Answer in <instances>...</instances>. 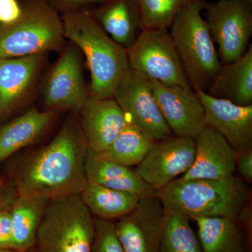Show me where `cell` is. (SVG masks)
<instances>
[{"instance_id": "cell-1", "label": "cell", "mask_w": 252, "mask_h": 252, "mask_svg": "<svg viewBox=\"0 0 252 252\" xmlns=\"http://www.w3.org/2000/svg\"><path fill=\"white\" fill-rule=\"evenodd\" d=\"M88 149L79 119L69 118L49 144L15 167L11 181L16 194L48 200L80 194L87 182Z\"/></svg>"}, {"instance_id": "cell-2", "label": "cell", "mask_w": 252, "mask_h": 252, "mask_svg": "<svg viewBox=\"0 0 252 252\" xmlns=\"http://www.w3.org/2000/svg\"><path fill=\"white\" fill-rule=\"evenodd\" d=\"M64 38L84 53L91 73L89 96L111 98L130 69L127 50L104 32L91 11L81 10L63 14Z\"/></svg>"}, {"instance_id": "cell-3", "label": "cell", "mask_w": 252, "mask_h": 252, "mask_svg": "<svg viewBox=\"0 0 252 252\" xmlns=\"http://www.w3.org/2000/svg\"><path fill=\"white\" fill-rule=\"evenodd\" d=\"M248 196L245 182L235 175L221 180L180 177L158 193L165 210L180 214L190 220L205 217L236 220Z\"/></svg>"}, {"instance_id": "cell-4", "label": "cell", "mask_w": 252, "mask_h": 252, "mask_svg": "<svg viewBox=\"0 0 252 252\" xmlns=\"http://www.w3.org/2000/svg\"><path fill=\"white\" fill-rule=\"evenodd\" d=\"M207 4V0H201L187 6L175 18L170 32L189 85L194 91L205 92L222 66L201 16Z\"/></svg>"}, {"instance_id": "cell-5", "label": "cell", "mask_w": 252, "mask_h": 252, "mask_svg": "<svg viewBox=\"0 0 252 252\" xmlns=\"http://www.w3.org/2000/svg\"><path fill=\"white\" fill-rule=\"evenodd\" d=\"M22 6L17 21L0 25V59L43 54L64 41L62 18L49 0H26Z\"/></svg>"}, {"instance_id": "cell-6", "label": "cell", "mask_w": 252, "mask_h": 252, "mask_svg": "<svg viewBox=\"0 0 252 252\" xmlns=\"http://www.w3.org/2000/svg\"><path fill=\"white\" fill-rule=\"evenodd\" d=\"M94 234L92 214L76 194L49 200L36 243L40 252H92Z\"/></svg>"}, {"instance_id": "cell-7", "label": "cell", "mask_w": 252, "mask_h": 252, "mask_svg": "<svg viewBox=\"0 0 252 252\" xmlns=\"http://www.w3.org/2000/svg\"><path fill=\"white\" fill-rule=\"evenodd\" d=\"M127 53L130 69L165 85L191 89L168 30H142Z\"/></svg>"}, {"instance_id": "cell-8", "label": "cell", "mask_w": 252, "mask_h": 252, "mask_svg": "<svg viewBox=\"0 0 252 252\" xmlns=\"http://www.w3.org/2000/svg\"><path fill=\"white\" fill-rule=\"evenodd\" d=\"M207 26L223 64L247 52L252 34V6L240 0H217L205 8Z\"/></svg>"}, {"instance_id": "cell-9", "label": "cell", "mask_w": 252, "mask_h": 252, "mask_svg": "<svg viewBox=\"0 0 252 252\" xmlns=\"http://www.w3.org/2000/svg\"><path fill=\"white\" fill-rule=\"evenodd\" d=\"M113 97L127 122L152 140H162L172 135L156 101L152 81L143 74L130 68L118 84Z\"/></svg>"}, {"instance_id": "cell-10", "label": "cell", "mask_w": 252, "mask_h": 252, "mask_svg": "<svg viewBox=\"0 0 252 252\" xmlns=\"http://www.w3.org/2000/svg\"><path fill=\"white\" fill-rule=\"evenodd\" d=\"M195 155V140L172 135L154 141L135 171L146 183L159 191L179 175L188 171Z\"/></svg>"}, {"instance_id": "cell-11", "label": "cell", "mask_w": 252, "mask_h": 252, "mask_svg": "<svg viewBox=\"0 0 252 252\" xmlns=\"http://www.w3.org/2000/svg\"><path fill=\"white\" fill-rule=\"evenodd\" d=\"M72 44L64 50L48 76L43 93L48 110L79 112L89 99L82 59L79 48Z\"/></svg>"}, {"instance_id": "cell-12", "label": "cell", "mask_w": 252, "mask_h": 252, "mask_svg": "<svg viewBox=\"0 0 252 252\" xmlns=\"http://www.w3.org/2000/svg\"><path fill=\"white\" fill-rule=\"evenodd\" d=\"M165 220V209L160 199H140L132 211L114 223L125 252H158Z\"/></svg>"}, {"instance_id": "cell-13", "label": "cell", "mask_w": 252, "mask_h": 252, "mask_svg": "<svg viewBox=\"0 0 252 252\" xmlns=\"http://www.w3.org/2000/svg\"><path fill=\"white\" fill-rule=\"evenodd\" d=\"M151 81L156 101L172 135L195 140L207 124L205 109L195 91Z\"/></svg>"}, {"instance_id": "cell-14", "label": "cell", "mask_w": 252, "mask_h": 252, "mask_svg": "<svg viewBox=\"0 0 252 252\" xmlns=\"http://www.w3.org/2000/svg\"><path fill=\"white\" fill-rule=\"evenodd\" d=\"M205 112L207 125L223 136L236 154L252 147V105L239 106L195 91Z\"/></svg>"}, {"instance_id": "cell-15", "label": "cell", "mask_w": 252, "mask_h": 252, "mask_svg": "<svg viewBox=\"0 0 252 252\" xmlns=\"http://www.w3.org/2000/svg\"><path fill=\"white\" fill-rule=\"evenodd\" d=\"M79 122L89 149L101 153L109 148L127 124L125 114L114 97H90L79 111Z\"/></svg>"}, {"instance_id": "cell-16", "label": "cell", "mask_w": 252, "mask_h": 252, "mask_svg": "<svg viewBox=\"0 0 252 252\" xmlns=\"http://www.w3.org/2000/svg\"><path fill=\"white\" fill-rule=\"evenodd\" d=\"M195 141L193 165L180 178L221 180L234 175L236 152L215 128L207 125Z\"/></svg>"}, {"instance_id": "cell-17", "label": "cell", "mask_w": 252, "mask_h": 252, "mask_svg": "<svg viewBox=\"0 0 252 252\" xmlns=\"http://www.w3.org/2000/svg\"><path fill=\"white\" fill-rule=\"evenodd\" d=\"M43 54L0 59V117L21 103L40 69Z\"/></svg>"}, {"instance_id": "cell-18", "label": "cell", "mask_w": 252, "mask_h": 252, "mask_svg": "<svg viewBox=\"0 0 252 252\" xmlns=\"http://www.w3.org/2000/svg\"><path fill=\"white\" fill-rule=\"evenodd\" d=\"M91 12L113 40L126 50L143 30L137 0H107Z\"/></svg>"}, {"instance_id": "cell-19", "label": "cell", "mask_w": 252, "mask_h": 252, "mask_svg": "<svg viewBox=\"0 0 252 252\" xmlns=\"http://www.w3.org/2000/svg\"><path fill=\"white\" fill-rule=\"evenodd\" d=\"M86 179L115 190L130 192L140 199L158 197V191L146 183L130 167L106 160L88 149L85 162Z\"/></svg>"}, {"instance_id": "cell-20", "label": "cell", "mask_w": 252, "mask_h": 252, "mask_svg": "<svg viewBox=\"0 0 252 252\" xmlns=\"http://www.w3.org/2000/svg\"><path fill=\"white\" fill-rule=\"evenodd\" d=\"M207 94L237 105H252V45L234 62L223 64Z\"/></svg>"}, {"instance_id": "cell-21", "label": "cell", "mask_w": 252, "mask_h": 252, "mask_svg": "<svg viewBox=\"0 0 252 252\" xmlns=\"http://www.w3.org/2000/svg\"><path fill=\"white\" fill-rule=\"evenodd\" d=\"M56 117L54 111L30 109L0 129V162L35 142Z\"/></svg>"}, {"instance_id": "cell-22", "label": "cell", "mask_w": 252, "mask_h": 252, "mask_svg": "<svg viewBox=\"0 0 252 252\" xmlns=\"http://www.w3.org/2000/svg\"><path fill=\"white\" fill-rule=\"evenodd\" d=\"M193 220L203 252H248L243 230L235 220L205 217Z\"/></svg>"}, {"instance_id": "cell-23", "label": "cell", "mask_w": 252, "mask_h": 252, "mask_svg": "<svg viewBox=\"0 0 252 252\" xmlns=\"http://www.w3.org/2000/svg\"><path fill=\"white\" fill-rule=\"evenodd\" d=\"M83 203L97 219H120L135 208L140 198L130 192L115 190L87 181L81 192Z\"/></svg>"}, {"instance_id": "cell-24", "label": "cell", "mask_w": 252, "mask_h": 252, "mask_svg": "<svg viewBox=\"0 0 252 252\" xmlns=\"http://www.w3.org/2000/svg\"><path fill=\"white\" fill-rule=\"evenodd\" d=\"M49 200L16 195L10 206L15 250L27 252L36 243L38 228Z\"/></svg>"}, {"instance_id": "cell-25", "label": "cell", "mask_w": 252, "mask_h": 252, "mask_svg": "<svg viewBox=\"0 0 252 252\" xmlns=\"http://www.w3.org/2000/svg\"><path fill=\"white\" fill-rule=\"evenodd\" d=\"M154 142L149 136L127 122L109 148L97 154L106 160L125 166H137L148 153Z\"/></svg>"}, {"instance_id": "cell-26", "label": "cell", "mask_w": 252, "mask_h": 252, "mask_svg": "<svg viewBox=\"0 0 252 252\" xmlns=\"http://www.w3.org/2000/svg\"><path fill=\"white\" fill-rule=\"evenodd\" d=\"M165 211V224L158 252H203L190 220L180 214Z\"/></svg>"}, {"instance_id": "cell-27", "label": "cell", "mask_w": 252, "mask_h": 252, "mask_svg": "<svg viewBox=\"0 0 252 252\" xmlns=\"http://www.w3.org/2000/svg\"><path fill=\"white\" fill-rule=\"evenodd\" d=\"M143 29H168L187 6L201 0H137Z\"/></svg>"}, {"instance_id": "cell-28", "label": "cell", "mask_w": 252, "mask_h": 252, "mask_svg": "<svg viewBox=\"0 0 252 252\" xmlns=\"http://www.w3.org/2000/svg\"><path fill=\"white\" fill-rule=\"evenodd\" d=\"M94 223L92 252H126L118 238L115 225L113 222L95 219Z\"/></svg>"}, {"instance_id": "cell-29", "label": "cell", "mask_w": 252, "mask_h": 252, "mask_svg": "<svg viewBox=\"0 0 252 252\" xmlns=\"http://www.w3.org/2000/svg\"><path fill=\"white\" fill-rule=\"evenodd\" d=\"M0 249L14 250L10 207L0 209Z\"/></svg>"}, {"instance_id": "cell-30", "label": "cell", "mask_w": 252, "mask_h": 252, "mask_svg": "<svg viewBox=\"0 0 252 252\" xmlns=\"http://www.w3.org/2000/svg\"><path fill=\"white\" fill-rule=\"evenodd\" d=\"M22 13V4L18 0H0V25L14 23Z\"/></svg>"}, {"instance_id": "cell-31", "label": "cell", "mask_w": 252, "mask_h": 252, "mask_svg": "<svg viewBox=\"0 0 252 252\" xmlns=\"http://www.w3.org/2000/svg\"><path fill=\"white\" fill-rule=\"evenodd\" d=\"M56 9H61L64 14L73 11L85 10L84 8L91 5H100L107 0H49Z\"/></svg>"}, {"instance_id": "cell-32", "label": "cell", "mask_w": 252, "mask_h": 252, "mask_svg": "<svg viewBox=\"0 0 252 252\" xmlns=\"http://www.w3.org/2000/svg\"><path fill=\"white\" fill-rule=\"evenodd\" d=\"M236 165L240 175L248 183L252 181V147L237 154Z\"/></svg>"}, {"instance_id": "cell-33", "label": "cell", "mask_w": 252, "mask_h": 252, "mask_svg": "<svg viewBox=\"0 0 252 252\" xmlns=\"http://www.w3.org/2000/svg\"><path fill=\"white\" fill-rule=\"evenodd\" d=\"M16 195V189L11 181L0 179V209L11 206Z\"/></svg>"}, {"instance_id": "cell-34", "label": "cell", "mask_w": 252, "mask_h": 252, "mask_svg": "<svg viewBox=\"0 0 252 252\" xmlns=\"http://www.w3.org/2000/svg\"><path fill=\"white\" fill-rule=\"evenodd\" d=\"M0 252H26L17 251V250H2V249H0Z\"/></svg>"}, {"instance_id": "cell-35", "label": "cell", "mask_w": 252, "mask_h": 252, "mask_svg": "<svg viewBox=\"0 0 252 252\" xmlns=\"http://www.w3.org/2000/svg\"><path fill=\"white\" fill-rule=\"evenodd\" d=\"M240 1H243V2L246 3V4L252 6V0H240Z\"/></svg>"}]
</instances>
